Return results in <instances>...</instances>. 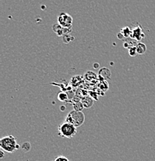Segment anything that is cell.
Segmentation results:
<instances>
[{
    "instance_id": "obj_20",
    "label": "cell",
    "mask_w": 155,
    "mask_h": 161,
    "mask_svg": "<svg viewBox=\"0 0 155 161\" xmlns=\"http://www.w3.org/2000/svg\"><path fill=\"white\" fill-rule=\"evenodd\" d=\"M3 154H4V153H3V150H1V158H3V156H4V155H3Z\"/></svg>"
},
{
    "instance_id": "obj_5",
    "label": "cell",
    "mask_w": 155,
    "mask_h": 161,
    "mask_svg": "<svg viewBox=\"0 0 155 161\" xmlns=\"http://www.w3.org/2000/svg\"><path fill=\"white\" fill-rule=\"evenodd\" d=\"M133 40H136L138 43H140V41H141L143 39L145 38V34L143 31L142 28L141 27L140 25L137 26L136 27H134L132 30V34H131V37Z\"/></svg>"
},
{
    "instance_id": "obj_11",
    "label": "cell",
    "mask_w": 155,
    "mask_h": 161,
    "mask_svg": "<svg viewBox=\"0 0 155 161\" xmlns=\"http://www.w3.org/2000/svg\"><path fill=\"white\" fill-rule=\"evenodd\" d=\"M57 98L59 102H67L68 100H69V95H68V94L66 93L65 91H61V92H59V94H58Z\"/></svg>"
},
{
    "instance_id": "obj_6",
    "label": "cell",
    "mask_w": 155,
    "mask_h": 161,
    "mask_svg": "<svg viewBox=\"0 0 155 161\" xmlns=\"http://www.w3.org/2000/svg\"><path fill=\"white\" fill-rule=\"evenodd\" d=\"M111 71L107 68H103L99 70V74H98V77H99L100 80H106V79H110L111 78Z\"/></svg>"
},
{
    "instance_id": "obj_1",
    "label": "cell",
    "mask_w": 155,
    "mask_h": 161,
    "mask_svg": "<svg viewBox=\"0 0 155 161\" xmlns=\"http://www.w3.org/2000/svg\"><path fill=\"white\" fill-rule=\"evenodd\" d=\"M0 147H1V150L5 152L12 153L16 150H19L20 146L13 136H7L3 137L0 140Z\"/></svg>"
},
{
    "instance_id": "obj_9",
    "label": "cell",
    "mask_w": 155,
    "mask_h": 161,
    "mask_svg": "<svg viewBox=\"0 0 155 161\" xmlns=\"http://www.w3.org/2000/svg\"><path fill=\"white\" fill-rule=\"evenodd\" d=\"M136 50H137V54L142 55L147 51V46L145 45V43L140 42V43H138L137 44Z\"/></svg>"
},
{
    "instance_id": "obj_12",
    "label": "cell",
    "mask_w": 155,
    "mask_h": 161,
    "mask_svg": "<svg viewBox=\"0 0 155 161\" xmlns=\"http://www.w3.org/2000/svg\"><path fill=\"white\" fill-rule=\"evenodd\" d=\"M99 88L102 90L103 92H106L109 88V85H108L107 81L106 80H101V83L99 84Z\"/></svg>"
},
{
    "instance_id": "obj_19",
    "label": "cell",
    "mask_w": 155,
    "mask_h": 161,
    "mask_svg": "<svg viewBox=\"0 0 155 161\" xmlns=\"http://www.w3.org/2000/svg\"><path fill=\"white\" fill-rule=\"evenodd\" d=\"M94 67H95V68H96V69H97L98 67H99V64H95Z\"/></svg>"
},
{
    "instance_id": "obj_15",
    "label": "cell",
    "mask_w": 155,
    "mask_h": 161,
    "mask_svg": "<svg viewBox=\"0 0 155 161\" xmlns=\"http://www.w3.org/2000/svg\"><path fill=\"white\" fill-rule=\"evenodd\" d=\"M128 53L131 57H135L137 53L136 47H131L130 49H128Z\"/></svg>"
},
{
    "instance_id": "obj_16",
    "label": "cell",
    "mask_w": 155,
    "mask_h": 161,
    "mask_svg": "<svg viewBox=\"0 0 155 161\" xmlns=\"http://www.w3.org/2000/svg\"><path fill=\"white\" fill-rule=\"evenodd\" d=\"M63 37V42H64V43H70V42L73 40V36H71L70 34L64 35Z\"/></svg>"
},
{
    "instance_id": "obj_7",
    "label": "cell",
    "mask_w": 155,
    "mask_h": 161,
    "mask_svg": "<svg viewBox=\"0 0 155 161\" xmlns=\"http://www.w3.org/2000/svg\"><path fill=\"white\" fill-rule=\"evenodd\" d=\"M81 102H82V104H83V105L84 108H90L93 106V99L91 98L90 96H84L82 98Z\"/></svg>"
},
{
    "instance_id": "obj_8",
    "label": "cell",
    "mask_w": 155,
    "mask_h": 161,
    "mask_svg": "<svg viewBox=\"0 0 155 161\" xmlns=\"http://www.w3.org/2000/svg\"><path fill=\"white\" fill-rule=\"evenodd\" d=\"M53 30L58 36H64V28H63L59 23H56L53 26Z\"/></svg>"
},
{
    "instance_id": "obj_17",
    "label": "cell",
    "mask_w": 155,
    "mask_h": 161,
    "mask_svg": "<svg viewBox=\"0 0 155 161\" xmlns=\"http://www.w3.org/2000/svg\"><path fill=\"white\" fill-rule=\"evenodd\" d=\"M53 161H70L68 158H66L64 156H59V157H56V159H54Z\"/></svg>"
},
{
    "instance_id": "obj_14",
    "label": "cell",
    "mask_w": 155,
    "mask_h": 161,
    "mask_svg": "<svg viewBox=\"0 0 155 161\" xmlns=\"http://www.w3.org/2000/svg\"><path fill=\"white\" fill-rule=\"evenodd\" d=\"M22 150L24 151V152H28V151L30 150L31 149V145L29 142H26L21 146Z\"/></svg>"
},
{
    "instance_id": "obj_2",
    "label": "cell",
    "mask_w": 155,
    "mask_h": 161,
    "mask_svg": "<svg viewBox=\"0 0 155 161\" xmlns=\"http://www.w3.org/2000/svg\"><path fill=\"white\" fill-rule=\"evenodd\" d=\"M76 127L69 122H64L61 123L58 127V135L62 138L71 139L75 136L77 130Z\"/></svg>"
},
{
    "instance_id": "obj_13",
    "label": "cell",
    "mask_w": 155,
    "mask_h": 161,
    "mask_svg": "<svg viewBox=\"0 0 155 161\" xmlns=\"http://www.w3.org/2000/svg\"><path fill=\"white\" fill-rule=\"evenodd\" d=\"M73 108L75 111H78V112H82V110L84 108V107H83L82 102H75V103H73Z\"/></svg>"
},
{
    "instance_id": "obj_10",
    "label": "cell",
    "mask_w": 155,
    "mask_h": 161,
    "mask_svg": "<svg viewBox=\"0 0 155 161\" xmlns=\"http://www.w3.org/2000/svg\"><path fill=\"white\" fill-rule=\"evenodd\" d=\"M120 32L122 33L123 36H124L125 39H128V38L131 37V34H132V30H131V28H130L129 26H125V27L122 28Z\"/></svg>"
},
{
    "instance_id": "obj_3",
    "label": "cell",
    "mask_w": 155,
    "mask_h": 161,
    "mask_svg": "<svg viewBox=\"0 0 155 161\" xmlns=\"http://www.w3.org/2000/svg\"><path fill=\"white\" fill-rule=\"evenodd\" d=\"M65 122L72 124L75 127L81 126L85 122V115L83 112L72 110L66 115Z\"/></svg>"
},
{
    "instance_id": "obj_4",
    "label": "cell",
    "mask_w": 155,
    "mask_h": 161,
    "mask_svg": "<svg viewBox=\"0 0 155 161\" xmlns=\"http://www.w3.org/2000/svg\"><path fill=\"white\" fill-rule=\"evenodd\" d=\"M58 23L64 29L72 28L73 17L66 13H60L57 19Z\"/></svg>"
},
{
    "instance_id": "obj_18",
    "label": "cell",
    "mask_w": 155,
    "mask_h": 161,
    "mask_svg": "<svg viewBox=\"0 0 155 161\" xmlns=\"http://www.w3.org/2000/svg\"><path fill=\"white\" fill-rule=\"evenodd\" d=\"M116 36H117L118 39H120V40H125L124 36H123V34L121 33V32H119V33H117V35H116Z\"/></svg>"
}]
</instances>
